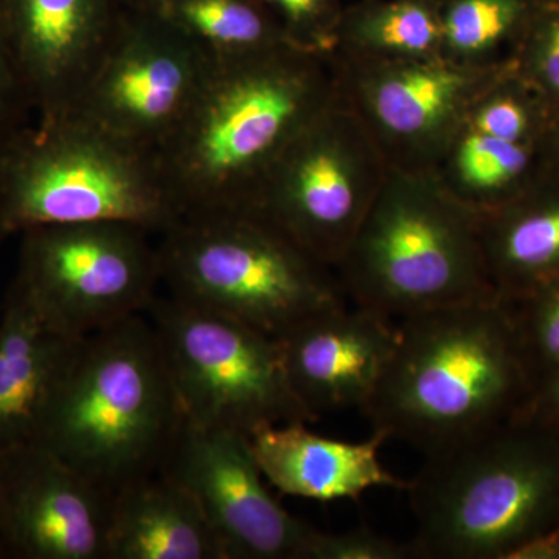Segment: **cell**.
<instances>
[{"label":"cell","instance_id":"1","mask_svg":"<svg viewBox=\"0 0 559 559\" xmlns=\"http://www.w3.org/2000/svg\"><path fill=\"white\" fill-rule=\"evenodd\" d=\"M388 370L362 414L373 430L437 457L516 417L532 382L502 299L396 323Z\"/></svg>","mask_w":559,"mask_h":559},{"label":"cell","instance_id":"2","mask_svg":"<svg viewBox=\"0 0 559 559\" xmlns=\"http://www.w3.org/2000/svg\"><path fill=\"white\" fill-rule=\"evenodd\" d=\"M340 98L323 55L283 46L216 64L157 151L183 215L246 207L290 142Z\"/></svg>","mask_w":559,"mask_h":559},{"label":"cell","instance_id":"3","mask_svg":"<svg viewBox=\"0 0 559 559\" xmlns=\"http://www.w3.org/2000/svg\"><path fill=\"white\" fill-rule=\"evenodd\" d=\"M186 423L159 337L140 314L84 340L38 443L114 492L160 473Z\"/></svg>","mask_w":559,"mask_h":559},{"label":"cell","instance_id":"4","mask_svg":"<svg viewBox=\"0 0 559 559\" xmlns=\"http://www.w3.org/2000/svg\"><path fill=\"white\" fill-rule=\"evenodd\" d=\"M406 492L418 559H506L559 522V426L521 412L426 459Z\"/></svg>","mask_w":559,"mask_h":559},{"label":"cell","instance_id":"5","mask_svg":"<svg viewBox=\"0 0 559 559\" xmlns=\"http://www.w3.org/2000/svg\"><path fill=\"white\" fill-rule=\"evenodd\" d=\"M336 274L349 304L390 319L499 299L479 216L432 171L390 168Z\"/></svg>","mask_w":559,"mask_h":559},{"label":"cell","instance_id":"6","mask_svg":"<svg viewBox=\"0 0 559 559\" xmlns=\"http://www.w3.org/2000/svg\"><path fill=\"white\" fill-rule=\"evenodd\" d=\"M182 216L156 150L79 117L28 124L0 148V240L80 223H127L162 235Z\"/></svg>","mask_w":559,"mask_h":559},{"label":"cell","instance_id":"7","mask_svg":"<svg viewBox=\"0 0 559 559\" xmlns=\"http://www.w3.org/2000/svg\"><path fill=\"white\" fill-rule=\"evenodd\" d=\"M157 248L171 297L272 337L348 304L333 267L249 207L186 213Z\"/></svg>","mask_w":559,"mask_h":559},{"label":"cell","instance_id":"8","mask_svg":"<svg viewBox=\"0 0 559 559\" xmlns=\"http://www.w3.org/2000/svg\"><path fill=\"white\" fill-rule=\"evenodd\" d=\"M145 316L189 425L249 437L263 426L318 421L290 388L275 337L170 294Z\"/></svg>","mask_w":559,"mask_h":559},{"label":"cell","instance_id":"9","mask_svg":"<svg viewBox=\"0 0 559 559\" xmlns=\"http://www.w3.org/2000/svg\"><path fill=\"white\" fill-rule=\"evenodd\" d=\"M389 173L366 124L340 98L290 142L246 207L336 271Z\"/></svg>","mask_w":559,"mask_h":559},{"label":"cell","instance_id":"10","mask_svg":"<svg viewBox=\"0 0 559 559\" xmlns=\"http://www.w3.org/2000/svg\"><path fill=\"white\" fill-rule=\"evenodd\" d=\"M151 231L127 223L53 224L22 231L11 282L61 329L86 337L145 314L162 283Z\"/></svg>","mask_w":559,"mask_h":559},{"label":"cell","instance_id":"11","mask_svg":"<svg viewBox=\"0 0 559 559\" xmlns=\"http://www.w3.org/2000/svg\"><path fill=\"white\" fill-rule=\"evenodd\" d=\"M342 100L355 110L390 168L432 171L466 127L471 106L509 62L480 68L443 55H331Z\"/></svg>","mask_w":559,"mask_h":559},{"label":"cell","instance_id":"12","mask_svg":"<svg viewBox=\"0 0 559 559\" xmlns=\"http://www.w3.org/2000/svg\"><path fill=\"white\" fill-rule=\"evenodd\" d=\"M215 68L201 47L159 14L124 9L108 53L69 116L159 151L189 116Z\"/></svg>","mask_w":559,"mask_h":559},{"label":"cell","instance_id":"13","mask_svg":"<svg viewBox=\"0 0 559 559\" xmlns=\"http://www.w3.org/2000/svg\"><path fill=\"white\" fill-rule=\"evenodd\" d=\"M162 473L201 507L226 559H301L311 525L271 495L248 437L186 423Z\"/></svg>","mask_w":559,"mask_h":559},{"label":"cell","instance_id":"14","mask_svg":"<svg viewBox=\"0 0 559 559\" xmlns=\"http://www.w3.org/2000/svg\"><path fill=\"white\" fill-rule=\"evenodd\" d=\"M110 495L40 443L0 454V538L17 559H106Z\"/></svg>","mask_w":559,"mask_h":559},{"label":"cell","instance_id":"15","mask_svg":"<svg viewBox=\"0 0 559 559\" xmlns=\"http://www.w3.org/2000/svg\"><path fill=\"white\" fill-rule=\"evenodd\" d=\"M124 9L121 0H0V28L38 121L75 109Z\"/></svg>","mask_w":559,"mask_h":559},{"label":"cell","instance_id":"16","mask_svg":"<svg viewBox=\"0 0 559 559\" xmlns=\"http://www.w3.org/2000/svg\"><path fill=\"white\" fill-rule=\"evenodd\" d=\"M396 336L393 319L348 301L275 340L290 388L320 418L325 412L364 409L388 370Z\"/></svg>","mask_w":559,"mask_h":559},{"label":"cell","instance_id":"17","mask_svg":"<svg viewBox=\"0 0 559 559\" xmlns=\"http://www.w3.org/2000/svg\"><path fill=\"white\" fill-rule=\"evenodd\" d=\"M86 337L61 329L10 283L0 301V454L38 443Z\"/></svg>","mask_w":559,"mask_h":559},{"label":"cell","instance_id":"18","mask_svg":"<svg viewBox=\"0 0 559 559\" xmlns=\"http://www.w3.org/2000/svg\"><path fill=\"white\" fill-rule=\"evenodd\" d=\"M310 423L263 426L248 437L264 479L282 495L316 502L359 500L371 488L406 491L409 480L390 473L380 459L389 436L373 430L369 439H329L312 432Z\"/></svg>","mask_w":559,"mask_h":559},{"label":"cell","instance_id":"19","mask_svg":"<svg viewBox=\"0 0 559 559\" xmlns=\"http://www.w3.org/2000/svg\"><path fill=\"white\" fill-rule=\"evenodd\" d=\"M106 559L226 558L197 500L160 471L110 495Z\"/></svg>","mask_w":559,"mask_h":559},{"label":"cell","instance_id":"20","mask_svg":"<svg viewBox=\"0 0 559 559\" xmlns=\"http://www.w3.org/2000/svg\"><path fill=\"white\" fill-rule=\"evenodd\" d=\"M481 245L499 299L516 300L559 282V178H538L480 218Z\"/></svg>","mask_w":559,"mask_h":559},{"label":"cell","instance_id":"21","mask_svg":"<svg viewBox=\"0 0 559 559\" xmlns=\"http://www.w3.org/2000/svg\"><path fill=\"white\" fill-rule=\"evenodd\" d=\"M443 189L479 218L527 189L540 173L539 150L463 128L432 170Z\"/></svg>","mask_w":559,"mask_h":559},{"label":"cell","instance_id":"22","mask_svg":"<svg viewBox=\"0 0 559 559\" xmlns=\"http://www.w3.org/2000/svg\"><path fill=\"white\" fill-rule=\"evenodd\" d=\"M331 55L358 58L441 55L440 0H356L344 5Z\"/></svg>","mask_w":559,"mask_h":559},{"label":"cell","instance_id":"23","mask_svg":"<svg viewBox=\"0 0 559 559\" xmlns=\"http://www.w3.org/2000/svg\"><path fill=\"white\" fill-rule=\"evenodd\" d=\"M146 10L189 36L216 64L289 46L260 0H160Z\"/></svg>","mask_w":559,"mask_h":559},{"label":"cell","instance_id":"24","mask_svg":"<svg viewBox=\"0 0 559 559\" xmlns=\"http://www.w3.org/2000/svg\"><path fill=\"white\" fill-rule=\"evenodd\" d=\"M543 0H440L441 55L462 64L513 60Z\"/></svg>","mask_w":559,"mask_h":559},{"label":"cell","instance_id":"25","mask_svg":"<svg viewBox=\"0 0 559 559\" xmlns=\"http://www.w3.org/2000/svg\"><path fill=\"white\" fill-rule=\"evenodd\" d=\"M554 109L509 62L471 106L466 128L491 138L535 146L549 128Z\"/></svg>","mask_w":559,"mask_h":559},{"label":"cell","instance_id":"26","mask_svg":"<svg viewBox=\"0 0 559 559\" xmlns=\"http://www.w3.org/2000/svg\"><path fill=\"white\" fill-rule=\"evenodd\" d=\"M509 305L522 362L532 390L559 370V282L544 286Z\"/></svg>","mask_w":559,"mask_h":559},{"label":"cell","instance_id":"27","mask_svg":"<svg viewBox=\"0 0 559 559\" xmlns=\"http://www.w3.org/2000/svg\"><path fill=\"white\" fill-rule=\"evenodd\" d=\"M513 68L559 109V0H543L514 51Z\"/></svg>","mask_w":559,"mask_h":559},{"label":"cell","instance_id":"28","mask_svg":"<svg viewBox=\"0 0 559 559\" xmlns=\"http://www.w3.org/2000/svg\"><path fill=\"white\" fill-rule=\"evenodd\" d=\"M294 49L330 57L336 46L341 0H260Z\"/></svg>","mask_w":559,"mask_h":559},{"label":"cell","instance_id":"29","mask_svg":"<svg viewBox=\"0 0 559 559\" xmlns=\"http://www.w3.org/2000/svg\"><path fill=\"white\" fill-rule=\"evenodd\" d=\"M301 559H418L415 544L388 538L370 528L344 533L312 530Z\"/></svg>","mask_w":559,"mask_h":559},{"label":"cell","instance_id":"30","mask_svg":"<svg viewBox=\"0 0 559 559\" xmlns=\"http://www.w3.org/2000/svg\"><path fill=\"white\" fill-rule=\"evenodd\" d=\"M33 112L31 97L0 28V148L31 124Z\"/></svg>","mask_w":559,"mask_h":559},{"label":"cell","instance_id":"31","mask_svg":"<svg viewBox=\"0 0 559 559\" xmlns=\"http://www.w3.org/2000/svg\"><path fill=\"white\" fill-rule=\"evenodd\" d=\"M524 412L559 426V370L533 388Z\"/></svg>","mask_w":559,"mask_h":559},{"label":"cell","instance_id":"32","mask_svg":"<svg viewBox=\"0 0 559 559\" xmlns=\"http://www.w3.org/2000/svg\"><path fill=\"white\" fill-rule=\"evenodd\" d=\"M543 170L559 178V109L551 116L549 128L538 145Z\"/></svg>","mask_w":559,"mask_h":559},{"label":"cell","instance_id":"33","mask_svg":"<svg viewBox=\"0 0 559 559\" xmlns=\"http://www.w3.org/2000/svg\"><path fill=\"white\" fill-rule=\"evenodd\" d=\"M160 0H121L127 9H150V7L156 5Z\"/></svg>","mask_w":559,"mask_h":559},{"label":"cell","instance_id":"34","mask_svg":"<svg viewBox=\"0 0 559 559\" xmlns=\"http://www.w3.org/2000/svg\"><path fill=\"white\" fill-rule=\"evenodd\" d=\"M0 558H9L7 557L5 546H3L2 538H0Z\"/></svg>","mask_w":559,"mask_h":559}]
</instances>
